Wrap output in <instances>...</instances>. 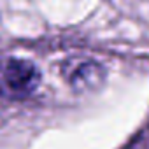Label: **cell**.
I'll use <instances>...</instances> for the list:
<instances>
[{
	"instance_id": "7a4b0ae2",
	"label": "cell",
	"mask_w": 149,
	"mask_h": 149,
	"mask_svg": "<svg viewBox=\"0 0 149 149\" xmlns=\"http://www.w3.org/2000/svg\"><path fill=\"white\" fill-rule=\"evenodd\" d=\"M104 72L97 63H83L81 67H77V70L72 74V83L77 90L83 88H93L95 81H102Z\"/></svg>"
},
{
	"instance_id": "6da1fadb",
	"label": "cell",
	"mask_w": 149,
	"mask_h": 149,
	"mask_svg": "<svg viewBox=\"0 0 149 149\" xmlns=\"http://www.w3.org/2000/svg\"><path fill=\"white\" fill-rule=\"evenodd\" d=\"M40 84V72L30 60L4 56L0 58V98H28Z\"/></svg>"
}]
</instances>
